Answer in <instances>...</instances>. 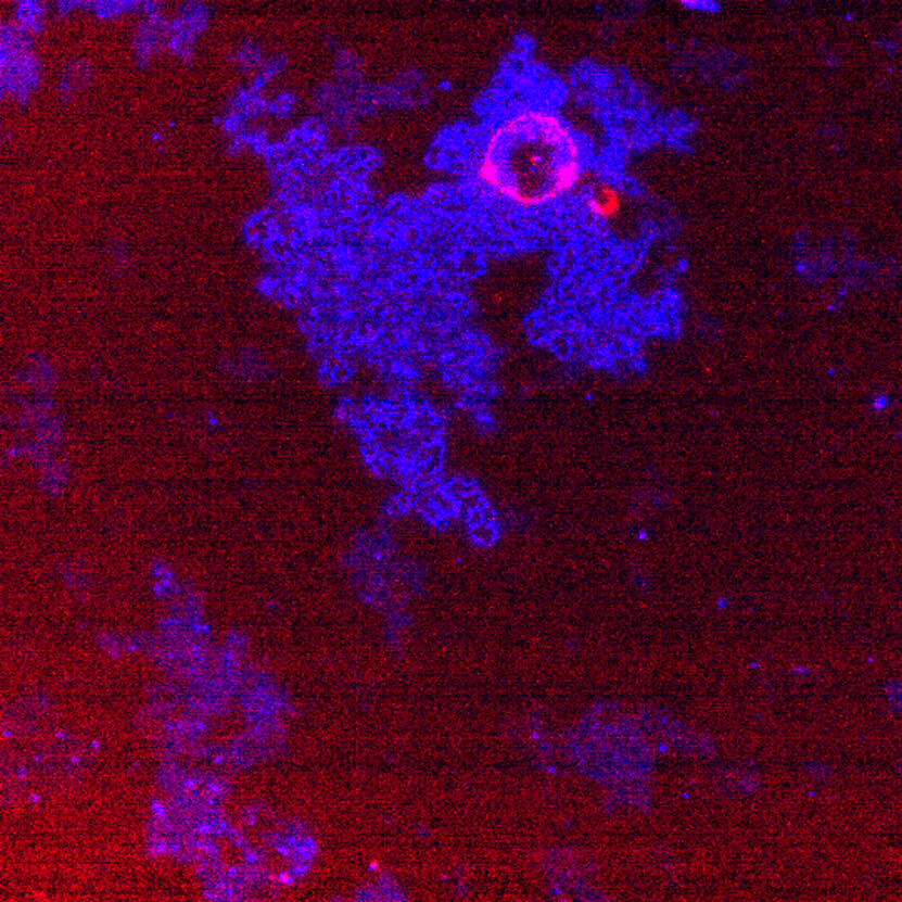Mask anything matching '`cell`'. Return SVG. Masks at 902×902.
Segmentation results:
<instances>
[{"label": "cell", "instance_id": "cell-3", "mask_svg": "<svg viewBox=\"0 0 902 902\" xmlns=\"http://www.w3.org/2000/svg\"><path fill=\"white\" fill-rule=\"evenodd\" d=\"M681 2L687 8L706 9L714 4L715 0H681Z\"/></svg>", "mask_w": 902, "mask_h": 902}, {"label": "cell", "instance_id": "cell-2", "mask_svg": "<svg viewBox=\"0 0 902 902\" xmlns=\"http://www.w3.org/2000/svg\"><path fill=\"white\" fill-rule=\"evenodd\" d=\"M620 209V192L613 188L595 192L592 198V211L600 218H610Z\"/></svg>", "mask_w": 902, "mask_h": 902}, {"label": "cell", "instance_id": "cell-1", "mask_svg": "<svg viewBox=\"0 0 902 902\" xmlns=\"http://www.w3.org/2000/svg\"><path fill=\"white\" fill-rule=\"evenodd\" d=\"M584 144L560 114L523 105L492 127L477 157V179L513 206H554L584 179Z\"/></svg>", "mask_w": 902, "mask_h": 902}]
</instances>
